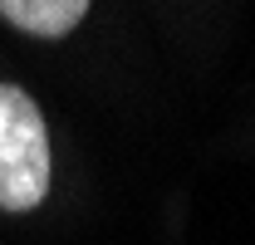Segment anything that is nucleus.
<instances>
[{"mask_svg":"<svg viewBox=\"0 0 255 245\" xmlns=\"http://www.w3.org/2000/svg\"><path fill=\"white\" fill-rule=\"evenodd\" d=\"M49 196V132L25 89L0 84V211H34Z\"/></svg>","mask_w":255,"mask_h":245,"instance_id":"obj_1","label":"nucleus"},{"mask_svg":"<svg viewBox=\"0 0 255 245\" xmlns=\"http://www.w3.org/2000/svg\"><path fill=\"white\" fill-rule=\"evenodd\" d=\"M0 15L25 34L64 39V34L89 15V0H0Z\"/></svg>","mask_w":255,"mask_h":245,"instance_id":"obj_2","label":"nucleus"}]
</instances>
